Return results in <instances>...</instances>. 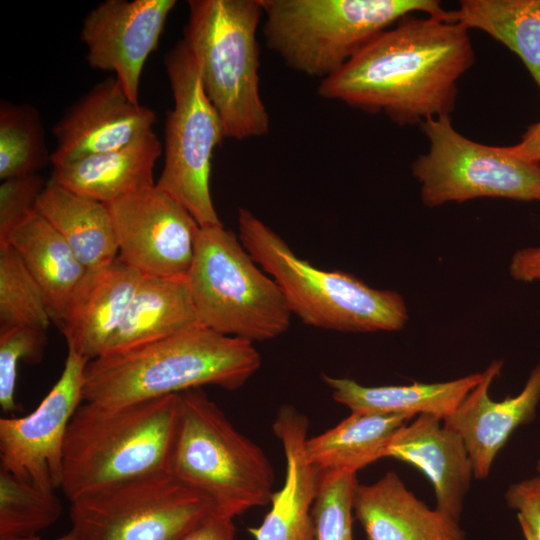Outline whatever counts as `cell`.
<instances>
[{
	"mask_svg": "<svg viewBox=\"0 0 540 540\" xmlns=\"http://www.w3.org/2000/svg\"><path fill=\"white\" fill-rule=\"evenodd\" d=\"M385 457L408 463L424 473L434 488L435 509L459 521L474 473L462 437L446 427L442 419L419 414L393 436Z\"/></svg>",
	"mask_w": 540,
	"mask_h": 540,
	"instance_id": "ac0fdd59",
	"label": "cell"
},
{
	"mask_svg": "<svg viewBox=\"0 0 540 540\" xmlns=\"http://www.w3.org/2000/svg\"><path fill=\"white\" fill-rule=\"evenodd\" d=\"M536 470H537V472H538V475H537V476L540 478V458H539V460L537 461Z\"/></svg>",
	"mask_w": 540,
	"mask_h": 540,
	"instance_id": "f35d334b",
	"label": "cell"
},
{
	"mask_svg": "<svg viewBox=\"0 0 540 540\" xmlns=\"http://www.w3.org/2000/svg\"><path fill=\"white\" fill-rule=\"evenodd\" d=\"M199 324L186 280L142 276L102 355L145 345Z\"/></svg>",
	"mask_w": 540,
	"mask_h": 540,
	"instance_id": "7402d4cb",
	"label": "cell"
},
{
	"mask_svg": "<svg viewBox=\"0 0 540 540\" xmlns=\"http://www.w3.org/2000/svg\"><path fill=\"white\" fill-rule=\"evenodd\" d=\"M308 428L307 417L295 407L279 408L273 431L286 459L285 480L281 489L273 493L271 508L262 523L248 528L255 540H316L312 508L321 472L305 453Z\"/></svg>",
	"mask_w": 540,
	"mask_h": 540,
	"instance_id": "e0dca14e",
	"label": "cell"
},
{
	"mask_svg": "<svg viewBox=\"0 0 540 540\" xmlns=\"http://www.w3.org/2000/svg\"><path fill=\"white\" fill-rule=\"evenodd\" d=\"M142 276L119 258L107 266L87 270L59 326L68 350L87 360L101 356Z\"/></svg>",
	"mask_w": 540,
	"mask_h": 540,
	"instance_id": "d6986e66",
	"label": "cell"
},
{
	"mask_svg": "<svg viewBox=\"0 0 540 540\" xmlns=\"http://www.w3.org/2000/svg\"><path fill=\"white\" fill-rule=\"evenodd\" d=\"M162 153V143L151 131L122 148L53 166L51 179L108 204L155 186L154 166Z\"/></svg>",
	"mask_w": 540,
	"mask_h": 540,
	"instance_id": "44dd1931",
	"label": "cell"
},
{
	"mask_svg": "<svg viewBox=\"0 0 540 540\" xmlns=\"http://www.w3.org/2000/svg\"><path fill=\"white\" fill-rule=\"evenodd\" d=\"M62 511L54 491L0 468V539L36 536L54 524Z\"/></svg>",
	"mask_w": 540,
	"mask_h": 540,
	"instance_id": "f546056e",
	"label": "cell"
},
{
	"mask_svg": "<svg viewBox=\"0 0 540 540\" xmlns=\"http://www.w3.org/2000/svg\"><path fill=\"white\" fill-rule=\"evenodd\" d=\"M446 21L482 30L504 44L540 90V0H463Z\"/></svg>",
	"mask_w": 540,
	"mask_h": 540,
	"instance_id": "4316f807",
	"label": "cell"
},
{
	"mask_svg": "<svg viewBox=\"0 0 540 540\" xmlns=\"http://www.w3.org/2000/svg\"><path fill=\"white\" fill-rule=\"evenodd\" d=\"M179 394L108 408L80 404L66 434L60 488L70 501L141 476L170 472Z\"/></svg>",
	"mask_w": 540,
	"mask_h": 540,
	"instance_id": "3957f363",
	"label": "cell"
},
{
	"mask_svg": "<svg viewBox=\"0 0 540 540\" xmlns=\"http://www.w3.org/2000/svg\"><path fill=\"white\" fill-rule=\"evenodd\" d=\"M118 258L143 276L186 280L201 227L156 185L107 204Z\"/></svg>",
	"mask_w": 540,
	"mask_h": 540,
	"instance_id": "7c38bea8",
	"label": "cell"
},
{
	"mask_svg": "<svg viewBox=\"0 0 540 540\" xmlns=\"http://www.w3.org/2000/svg\"><path fill=\"white\" fill-rule=\"evenodd\" d=\"M47 331L22 327L0 332V406L19 410L15 401L17 368L21 361L37 364L44 357Z\"/></svg>",
	"mask_w": 540,
	"mask_h": 540,
	"instance_id": "1f68e13d",
	"label": "cell"
},
{
	"mask_svg": "<svg viewBox=\"0 0 540 540\" xmlns=\"http://www.w3.org/2000/svg\"><path fill=\"white\" fill-rule=\"evenodd\" d=\"M198 321L250 342L283 334L292 313L277 283L223 225L201 228L187 276Z\"/></svg>",
	"mask_w": 540,
	"mask_h": 540,
	"instance_id": "ba28073f",
	"label": "cell"
},
{
	"mask_svg": "<svg viewBox=\"0 0 540 540\" xmlns=\"http://www.w3.org/2000/svg\"><path fill=\"white\" fill-rule=\"evenodd\" d=\"M51 317L43 291L10 244L0 245V332L47 331Z\"/></svg>",
	"mask_w": 540,
	"mask_h": 540,
	"instance_id": "f1b7e54d",
	"label": "cell"
},
{
	"mask_svg": "<svg viewBox=\"0 0 540 540\" xmlns=\"http://www.w3.org/2000/svg\"><path fill=\"white\" fill-rule=\"evenodd\" d=\"M414 415L351 411L333 428L307 438V459L322 474L348 472L384 458L397 431Z\"/></svg>",
	"mask_w": 540,
	"mask_h": 540,
	"instance_id": "d4e9b609",
	"label": "cell"
},
{
	"mask_svg": "<svg viewBox=\"0 0 540 540\" xmlns=\"http://www.w3.org/2000/svg\"><path fill=\"white\" fill-rule=\"evenodd\" d=\"M157 115L135 104L116 78L105 79L75 102L53 129V166L122 148L153 131Z\"/></svg>",
	"mask_w": 540,
	"mask_h": 540,
	"instance_id": "9a60e30c",
	"label": "cell"
},
{
	"mask_svg": "<svg viewBox=\"0 0 540 540\" xmlns=\"http://www.w3.org/2000/svg\"><path fill=\"white\" fill-rule=\"evenodd\" d=\"M233 519L215 511L178 540H234Z\"/></svg>",
	"mask_w": 540,
	"mask_h": 540,
	"instance_id": "e575fe53",
	"label": "cell"
},
{
	"mask_svg": "<svg viewBox=\"0 0 540 540\" xmlns=\"http://www.w3.org/2000/svg\"><path fill=\"white\" fill-rule=\"evenodd\" d=\"M239 240L281 289L292 314L305 324L340 332L401 330L409 319L401 294L370 287L342 271H326L299 258L268 225L238 210Z\"/></svg>",
	"mask_w": 540,
	"mask_h": 540,
	"instance_id": "277c9868",
	"label": "cell"
},
{
	"mask_svg": "<svg viewBox=\"0 0 540 540\" xmlns=\"http://www.w3.org/2000/svg\"><path fill=\"white\" fill-rule=\"evenodd\" d=\"M183 42L202 87L217 110L225 136H265L270 117L260 94L257 29L260 0H190Z\"/></svg>",
	"mask_w": 540,
	"mask_h": 540,
	"instance_id": "5b68a950",
	"label": "cell"
},
{
	"mask_svg": "<svg viewBox=\"0 0 540 540\" xmlns=\"http://www.w3.org/2000/svg\"><path fill=\"white\" fill-rule=\"evenodd\" d=\"M36 173L3 180L0 185V245L36 213L37 201L46 186Z\"/></svg>",
	"mask_w": 540,
	"mask_h": 540,
	"instance_id": "d6a6232c",
	"label": "cell"
},
{
	"mask_svg": "<svg viewBox=\"0 0 540 540\" xmlns=\"http://www.w3.org/2000/svg\"><path fill=\"white\" fill-rule=\"evenodd\" d=\"M266 46L291 69L324 80L375 37L420 11L446 21L435 0H260Z\"/></svg>",
	"mask_w": 540,
	"mask_h": 540,
	"instance_id": "8992f818",
	"label": "cell"
},
{
	"mask_svg": "<svg viewBox=\"0 0 540 540\" xmlns=\"http://www.w3.org/2000/svg\"><path fill=\"white\" fill-rule=\"evenodd\" d=\"M45 132L37 109L2 101L0 105V179L36 174L46 165Z\"/></svg>",
	"mask_w": 540,
	"mask_h": 540,
	"instance_id": "83f0119b",
	"label": "cell"
},
{
	"mask_svg": "<svg viewBox=\"0 0 540 540\" xmlns=\"http://www.w3.org/2000/svg\"><path fill=\"white\" fill-rule=\"evenodd\" d=\"M505 499L517 511L525 540H540V478L525 479L509 486Z\"/></svg>",
	"mask_w": 540,
	"mask_h": 540,
	"instance_id": "836d02e7",
	"label": "cell"
},
{
	"mask_svg": "<svg viewBox=\"0 0 540 540\" xmlns=\"http://www.w3.org/2000/svg\"><path fill=\"white\" fill-rule=\"evenodd\" d=\"M430 147L412 164L428 207L492 197L540 200V163L513 155L508 147L474 142L456 131L450 116L420 124Z\"/></svg>",
	"mask_w": 540,
	"mask_h": 540,
	"instance_id": "8fae6325",
	"label": "cell"
},
{
	"mask_svg": "<svg viewBox=\"0 0 540 540\" xmlns=\"http://www.w3.org/2000/svg\"><path fill=\"white\" fill-rule=\"evenodd\" d=\"M508 150L526 161L540 163V121L529 126L521 141Z\"/></svg>",
	"mask_w": 540,
	"mask_h": 540,
	"instance_id": "8d00e7d4",
	"label": "cell"
},
{
	"mask_svg": "<svg viewBox=\"0 0 540 540\" xmlns=\"http://www.w3.org/2000/svg\"><path fill=\"white\" fill-rule=\"evenodd\" d=\"M0 540H41L38 535L36 536H29V537H13V538H2ZM54 540H77L75 534L72 530L69 532L57 537Z\"/></svg>",
	"mask_w": 540,
	"mask_h": 540,
	"instance_id": "74e56055",
	"label": "cell"
},
{
	"mask_svg": "<svg viewBox=\"0 0 540 540\" xmlns=\"http://www.w3.org/2000/svg\"><path fill=\"white\" fill-rule=\"evenodd\" d=\"M468 29L439 18L405 16L337 73L321 80L318 94L397 125L450 116L459 78L473 65Z\"/></svg>",
	"mask_w": 540,
	"mask_h": 540,
	"instance_id": "6da1fadb",
	"label": "cell"
},
{
	"mask_svg": "<svg viewBox=\"0 0 540 540\" xmlns=\"http://www.w3.org/2000/svg\"><path fill=\"white\" fill-rule=\"evenodd\" d=\"M179 401L171 474L232 518L270 503L275 476L262 448L237 431L202 388L180 393Z\"/></svg>",
	"mask_w": 540,
	"mask_h": 540,
	"instance_id": "52a82bcc",
	"label": "cell"
},
{
	"mask_svg": "<svg viewBox=\"0 0 540 540\" xmlns=\"http://www.w3.org/2000/svg\"><path fill=\"white\" fill-rule=\"evenodd\" d=\"M322 379L331 389L333 399L351 411L430 414L443 420L480 382L482 372L447 382L375 387L363 386L349 378L323 375Z\"/></svg>",
	"mask_w": 540,
	"mask_h": 540,
	"instance_id": "cb8c5ba5",
	"label": "cell"
},
{
	"mask_svg": "<svg viewBox=\"0 0 540 540\" xmlns=\"http://www.w3.org/2000/svg\"><path fill=\"white\" fill-rule=\"evenodd\" d=\"M215 511L209 498L171 472L141 476L70 501L77 540H178Z\"/></svg>",
	"mask_w": 540,
	"mask_h": 540,
	"instance_id": "30bf717a",
	"label": "cell"
},
{
	"mask_svg": "<svg viewBox=\"0 0 540 540\" xmlns=\"http://www.w3.org/2000/svg\"><path fill=\"white\" fill-rule=\"evenodd\" d=\"M357 484L354 473H321L312 508L316 540H353V497Z\"/></svg>",
	"mask_w": 540,
	"mask_h": 540,
	"instance_id": "4dcf8cb0",
	"label": "cell"
},
{
	"mask_svg": "<svg viewBox=\"0 0 540 540\" xmlns=\"http://www.w3.org/2000/svg\"><path fill=\"white\" fill-rule=\"evenodd\" d=\"M353 512L368 540H466L457 520L428 508L393 471L356 485Z\"/></svg>",
	"mask_w": 540,
	"mask_h": 540,
	"instance_id": "ffe728a7",
	"label": "cell"
},
{
	"mask_svg": "<svg viewBox=\"0 0 540 540\" xmlns=\"http://www.w3.org/2000/svg\"><path fill=\"white\" fill-rule=\"evenodd\" d=\"M509 272L511 277L518 281L540 280V246L516 251L511 257Z\"/></svg>",
	"mask_w": 540,
	"mask_h": 540,
	"instance_id": "d590c367",
	"label": "cell"
},
{
	"mask_svg": "<svg viewBox=\"0 0 540 540\" xmlns=\"http://www.w3.org/2000/svg\"><path fill=\"white\" fill-rule=\"evenodd\" d=\"M175 0H106L83 19L80 38L93 69L113 72L127 97L139 104L145 62L158 47Z\"/></svg>",
	"mask_w": 540,
	"mask_h": 540,
	"instance_id": "5bb4252c",
	"label": "cell"
},
{
	"mask_svg": "<svg viewBox=\"0 0 540 540\" xmlns=\"http://www.w3.org/2000/svg\"><path fill=\"white\" fill-rule=\"evenodd\" d=\"M260 365L261 356L252 342L199 324L89 360L83 401L114 408L206 385L235 390Z\"/></svg>",
	"mask_w": 540,
	"mask_h": 540,
	"instance_id": "7a4b0ae2",
	"label": "cell"
},
{
	"mask_svg": "<svg viewBox=\"0 0 540 540\" xmlns=\"http://www.w3.org/2000/svg\"><path fill=\"white\" fill-rule=\"evenodd\" d=\"M36 212L58 231L87 270L107 266L118 258L107 204L50 179L37 201Z\"/></svg>",
	"mask_w": 540,
	"mask_h": 540,
	"instance_id": "603a6c76",
	"label": "cell"
},
{
	"mask_svg": "<svg viewBox=\"0 0 540 540\" xmlns=\"http://www.w3.org/2000/svg\"><path fill=\"white\" fill-rule=\"evenodd\" d=\"M88 361L68 350L59 379L39 405L26 416L0 418L1 467L44 490L60 488L65 438L83 401Z\"/></svg>",
	"mask_w": 540,
	"mask_h": 540,
	"instance_id": "4fadbf2b",
	"label": "cell"
},
{
	"mask_svg": "<svg viewBox=\"0 0 540 540\" xmlns=\"http://www.w3.org/2000/svg\"><path fill=\"white\" fill-rule=\"evenodd\" d=\"M503 364V360H494L457 409L443 419L446 427L462 437L476 479L488 477L499 451L519 426L535 419L540 402V364L532 369L518 395L502 401L490 398L489 388Z\"/></svg>",
	"mask_w": 540,
	"mask_h": 540,
	"instance_id": "2e32d148",
	"label": "cell"
},
{
	"mask_svg": "<svg viewBox=\"0 0 540 540\" xmlns=\"http://www.w3.org/2000/svg\"><path fill=\"white\" fill-rule=\"evenodd\" d=\"M164 65L174 106L167 113L164 166L155 185L181 203L201 228L222 225L209 185L214 150L226 137L222 120L183 40L166 53Z\"/></svg>",
	"mask_w": 540,
	"mask_h": 540,
	"instance_id": "9c48e42d",
	"label": "cell"
},
{
	"mask_svg": "<svg viewBox=\"0 0 540 540\" xmlns=\"http://www.w3.org/2000/svg\"><path fill=\"white\" fill-rule=\"evenodd\" d=\"M10 244L41 287L51 320L61 324L66 306L87 269L37 212L10 236Z\"/></svg>",
	"mask_w": 540,
	"mask_h": 540,
	"instance_id": "484cf974",
	"label": "cell"
}]
</instances>
